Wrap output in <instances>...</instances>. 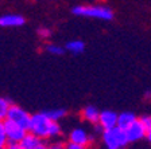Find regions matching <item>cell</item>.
<instances>
[{"mask_svg": "<svg viewBox=\"0 0 151 149\" xmlns=\"http://www.w3.org/2000/svg\"><path fill=\"white\" fill-rule=\"evenodd\" d=\"M28 132H31L35 136L41 137L43 140L57 138V137L61 136V133H62L58 121L51 120L45 112L35 113V114L31 115V122H30Z\"/></svg>", "mask_w": 151, "mask_h": 149, "instance_id": "1", "label": "cell"}, {"mask_svg": "<svg viewBox=\"0 0 151 149\" xmlns=\"http://www.w3.org/2000/svg\"><path fill=\"white\" fill-rule=\"evenodd\" d=\"M103 143L107 149H124L129 141L126 130L115 126L108 130H103Z\"/></svg>", "mask_w": 151, "mask_h": 149, "instance_id": "2", "label": "cell"}, {"mask_svg": "<svg viewBox=\"0 0 151 149\" xmlns=\"http://www.w3.org/2000/svg\"><path fill=\"white\" fill-rule=\"evenodd\" d=\"M72 12L77 16L94 18L101 20H111L113 18L112 9L105 6H76L72 9Z\"/></svg>", "mask_w": 151, "mask_h": 149, "instance_id": "3", "label": "cell"}, {"mask_svg": "<svg viewBox=\"0 0 151 149\" xmlns=\"http://www.w3.org/2000/svg\"><path fill=\"white\" fill-rule=\"evenodd\" d=\"M3 126H4V132L7 134V138H8V143L20 144V141L24 138V136L28 132L23 126H20V125L15 124L12 121H9V120H4Z\"/></svg>", "mask_w": 151, "mask_h": 149, "instance_id": "4", "label": "cell"}, {"mask_svg": "<svg viewBox=\"0 0 151 149\" xmlns=\"http://www.w3.org/2000/svg\"><path fill=\"white\" fill-rule=\"evenodd\" d=\"M7 120L15 122V124L23 126L24 129L30 128V122H31V114H28L24 109H22L18 105H11L8 110V114H7Z\"/></svg>", "mask_w": 151, "mask_h": 149, "instance_id": "5", "label": "cell"}, {"mask_svg": "<svg viewBox=\"0 0 151 149\" xmlns=\"http://www.w3.org/2000/svg\"><path fill=\"white\" fill-rule=\"evenodd\" d=\"M127 137H128L129 143H136V141H140L142 138H145L147 136V130L145 129V126L142 125V122L139 120H136L132 125H129L126 129Z\"/></svg>", "mask_w": 151, "mask_h": 149, "instance_id": "6", "label": "cell"}, {"mask_svg": "<svg viewBox=\"0 0 151 149\" xmlns=\"http://www.w3.org/2000/svg\"><path fill=\"white\" fill-rule=\"evenodd\" d=\"M20 146L22 149H47L49 145H46L43 138L35 136L31 132H27L24 138L20 141Z\"/></svg>", "mask_w": 151, "mask_h": 149, "instance_id": "7", "label": "cell"}, {"mask_svg": "<svg viewBox=\"0 0 151 149\" xmlns=\"http://www.w3.org/2000/svg\"><path fill=\"white\" fill-rule=\"evenodd\" d=\"M117 118H119V114H116L112 110H103L100 113V120L97 125L103 130H108V129L117 126Z\"/></svg>", "mask_w": 151, "mask_h": 149, "instance_id": "8", "label": "cell"}, {"mask_svg": "<svg viewBox=\"0 0 151 149\" xmlns=\"http://www.w3.org/2000/svg\"><path fill=\"white\" fill-rule=\"evenodd\" d=\"M69 141L70 143H74V144H78V145L88 146L89 143L92 141V138H91V136L86 133L85 129H82V128H76V129H73L69 133Z\"/></svg>", "mask_w": 151, "mask_h": 149, "instance_id": "9", "label": "cell"}, {"mask_svg": "<svg viewBox=\"0 0 151 149\" xmlns=\"http://www.w3.org/2000/svg\"><path fill=\"white\" fill-rule=\"evenodd\" d=\"M24 18L16 14H6L0 16V26L1 27H20L24 24Z\"/></svg>", "mask_w": 151, "mask_h": 149, "instance_id": "10", "label": "cell"}, {"mask_svg": "<svg viewBox=\"0 0 151 149\" xmlns=\"http://www.w3.org/2000/svg\"><path fill=\"white\" fill-rule=\"evenodd\" d=\"M100 113L101 112H99V109L96 108V106L89 105V106H85L81 110V117L85 121L91 122V124H93V125H97L99 120H100Z\"/></svg>", "mask_w": 151, "mask_h": 149, "instance_id": "11", "label": "cell"}, {"mask_svg": "<svg viewBox=\"0 0 151 149\" xmlns=\"http://www.w3.org/2000/svg\"><path fill=\"white\" fill-rule=\"evenodd\" d=\"M136 120H138V118H136V115L134 114V113H129V112L120 113V114H119V118H117V126L126 130L127 128H128L129 125L134 124Z\"/></svg>", "mask_w": 151, "mask_h": 149, "instance_id": "12", "label": "cell"}, {"mask_svg": "<svg viewBox=\"0 0 151 149\" xmlns=\"http://www.w3.org/2000/svg\"><path fill=\"white\" fill-rule=\"evenodd\" d=\"M69 53L74 54V55H77V54H81L84 53L85 50V43L82 41H70L66 43V47H65Z\"/></svg>", "mask_w": 151, "mask_h": 149, "instance_id": "13", "label": "cell"}, {"mask_svg": "<svg viewBox=\"0 0 151 149\" xmlns=\"http://www.w3.org/2000/svg\"><path fill=\"white\" fill-rule=\"evenodd\" d=\"M11 105L12 103L9 102L8 99L0 97V122H3L4 120H7V114H8V110L11 108Z\"/></svg>", "mask_w": 151, "mask_h": 149, "instance_id": "14", "label": "cell"}, {"mask_svg": "<svg viewBox=\"0 0 151 149\" xmlns=\"http://www.w3.org/2000/svg\"><path fill=\"white\" fill-rule=\"evenodd\" d=\"M45 113H46L51 120H54V121H60V120H62L66 115L65 109H53V110H47V112H45Z\"/></svg>", "mask_w": 151, "mask_h": 149, "instance_id": "15", "label": "cell"}, {"mask_svg": "<svg viewBox=\"0 0 151 149\" xmlns=\"http://www.w3.org/2000/svg\"><path fill=\"white\" fill-rule=\"evenodd\" d=\"M46 50H47V53L53 54V55H62L66 48H63L60 44H47Z\"/></svg>", "mask_w": 151, "mask_h": 149, "instance_id": "16", "label": "cell"}, {"mask_svg": "<svg viewBox=\"0 0 151 149\" xmlns=\"http://www.w3.org/2000/svg\"><path fill=\"white\" fill-rule=\"evenodd\" d=\"M7 145H8V138H7L6 132H4L3 122H0V149L6 148Z\"/></svg>", "mask_w": 151, "mask_h": 149, "instance_id": "17", "label": "cell"}, {"mask_svg": "<svg viewBox=\"0 0 151 149\" xmlns=\"http://www.w3.org/2000/svg\"><path fill=\"white\" fill-rule=\"evenodd\" d=\"M38 35H39V38H42V39H47V38L51 36V30L47 27H39L37 30Z\"/></svg>", "mask_w": 151, "mask_h": 149, "instance_id": "18", "label": "cell"}, {"mask_svg": "<svg viewBox=\"0 0 151 149\" xmlns=\"http://www.w3.org/2000/svg\"><path fill=\"white\" fill-rule=\"evenodd\" d=\"M139 121L142 122V125L145 126V129L147 130V133L151 130V115H142L139 118Z\"/></svg>", "mask_w": 151, "mask_h": 149, "instance_id": "19", "label": "cell"}, {"mask_svg": "<svg viewBox=\"0 0 151 149\" xmlns=\"http://www.w3.org/2000/svg\"><path fill=\"white\" fill-rule=\"evenodd\" d=\"M66 149H86V146L84 145H78V144H74V143H68L66 144Z\"/></svg>", "mask_w": 151, "mask_h": 149, "instance_id": "20", "label": "cell"}, {"mask_svg": "<svg viewBox=\"0 0 151 149\" xmlns=\"http://www.w3.org/2000/svg\"><path fill=\"white\" fill-rule=\"evenodd\" d=\"M47 149H66V145H63L62 143H53L47 146Z\"/></svg>", "mask_w": 151, "mask_h": 149, "instance_id": "21", "label": "cell"}, {"mask_svg": "<svg viewBox=\"0 0 151 149\" xmlns=\"http://www.w3.org/2000/svg\"><path fill=\"white\" fill-rule=\"evenodd\" d=\"M6 149H22V146H20V144H16V143H8Z\"/></svg>", "mask_w": 151, "mask_h": 149, "instance_id": "22", "label": "cell"}, {"mask_svg": "<svg viewBox=\"0 0 151 149\" xmlns=\"http://www.w3.org/2000/svg\"><path fill=\"white\" fill-rule=\"evenodd\" d=\"M146 137H147V140H148V143H150V144H151V130H150V132H148V133H147V136H146Z\"/></svg>", "mask_w": 151, "mask_h": 149, "instance_id": "23", "label": "cell"}, {"mask_svg": "<svg viewBox=\"0 0 151 149\" xmlns=\"http://www.w3.org/2000/svg\"><path fill=\"white\" fill-rule=\"evenodd\" d=\"M1 149H6V148H1Z\"/></svg>", "mask_w": 151, "mask_h": 149, "instance_id": "24", "label": "cell"}]
</instances>
